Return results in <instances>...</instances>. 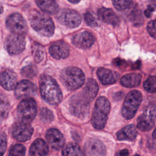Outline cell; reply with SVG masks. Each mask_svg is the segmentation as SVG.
<instances>
[{
	"instance_id": "cell-1",
	"label": "cell",
	"mask_w": 156,
	"mask_h": 156,
	"mask_svg": "<svg viewBox=\"0 0 156 156\" xmlns=\"http://www.w3.org/2000/svg\"><path fill=\"white\" fill-rule=\"evenodd\" d=\"M40 91L43 99L51 105H57L62 99V91L52 77L43 75L40 79Z\"/></svg>"
},
{
	"instance_id": "cell-2",
	"label": "cell",
	"mask_w": 156,
	"mask_h": 156,
	"mask_svg": "<svg viewBox=\"0 0 156 156\" xmlns=\"http://www.w3.org/2000/svg\"><path fill=\"white\" fill-rule=\"evenodd\" d=\"M30 23L32 27L43 36L49 37L54 32V23L48 13L33 12L30 16Z\"/></svg>"
},
{
	"instance_id": "cell-3",
	"label": "cell",
	"mask_w": 156,
	"mask_h": 156,
	"mask_svg": "<svg viewBox=\"0 0 156 156\" xmlns=\"http://www.w3.org/2000/svg\"><path fill=\"white\" fill-rule=\"evenodd\" d=\"M110 109V104L106 98L101 96L96 100L91 116V123L94 128L102 129L105 127Z\"/></svg>"
},
{
	"instance_id": "cell-4",
	"label": "cell",
	"mask_w": 156,
	"mask_h": 156,
	"mask_svg": "<svg viewBox=\"0 0 156 156\" xmlns=\"http://www.w3.org/2000/svg\"><path fill=\"white\" fill-rule=\"evenodd\" d=\"M60 78L66 88L69 90H74L83 84L85 75L80 69L70 66L62 71Z\"/></svg>"
},
{
	"instance_id": "cell-5",
	"label": "cell",
	"mask_w": 156,
	"mask_h": 156,
	"mask_svg": "<svg viewBox=\"0 0 156 156\" xmlns=\"http://www.w3.org/2000/svg\"><path fill=\"white\" fill-rule=\"evenodd\" d=\"M142 101L141 93L138 90L130 91L126 96L122 107V115L127 119L135 115Z\"/></svg>"
},
{
	"instance_id": "cell-6",
	"label": "cell",
	"mask_w": 156,
	"mask_h": 156,
	"mask_svg": "<svg viewBox=\"0 0 156 156\" xmlns=\"http://www.w3.org/2000/svg\"><path fill=\"white\" fill-rule=\"evenodd\" d=\"M37 113V105L33 98H27L20 102L17 114L21 121L30 122L36 116Z\"/></svg>"
},
{
	"instance_id": "cell-7",
	"label": "cell",
	"mask_w": 156,
	"mask_h": 156,
	"mask_svg": "<svg viewBox=\"0 0 156 156\" xmlns=\"http://www.w3.org/2000/svg\"><path fill=\"white\" fill-rule=\"evenodd\" d=\"M90 102L82 93L76 94L71 99L70 110L77 117L84 118L88 114Z\"/></svg>"
},
{
	"instance_id": "cell-8",
	"label": "cell",
	"mask_w": 156,
	"mask_h": 156,
	"mask_svg": "<svg viewBox=\"0 0 156 156\" xmlns=\"http://www.w3.org/2000/svg\"><path fill=\"white\" fill-rule=\"evenodd\" d=\"M156 122V105L148 106L137 119V127L141 131L150 130Z\"/></svg>"
},
{
	"instance_id": "cell-9",
	"label": "cell",
	"mask_w": 156,
	"mask_h": 156,
	"mask_svg": "<svg viewBox=\"0 0 156 156\" xmlns=\"http://www.w3.org/2000/svg\"><path fill=\"white\" fill-rule=\"evenodd\" d=\"M26 46V40L23 35L12 34L8 35L4 42V47L9 54H18L23 51Z\"/></svg>"
},
{
	"instance_id": "cell-10",
	"label": "cell",
	"mask_w": 156,
	"mask_h": 156,
	"mask_svg": "<svg viewBox=\"0 0 156 156\" xmlns=\"http://www.w3.org/2000/svg\"><path fill=\"white\" fill-rule=\"evenodd\" d=\"M6 26L13 34L24 35L27 32V26L23 17L19 13H13L6 20Z\"/></svg>"
},
{
	"instance_id": "cell-11",
	"label": "cell",
	"mask_w": 156,
	"mask_h": 156,
	"mask_svg": "<svg viewBox=\"0 0 156 156\" xmlns=\"http://www.w3.org/2000/svg\"><path fill=\"white\" fill-rule=\"evenodd\" d=\"M57 19L61 24L70 28L78 27L82 21L80 15L71 9H64L60 11L58 14Z\"/></svg>"
},
{
	"instance_id": "cell-12",
	"label": "cell",
	"mask_w": 156,
	"mask_h": 156,
	"mask_svg": "<svg viewBox=\"0 0 156 156\" xmlns=\"http://www.w3.org/2000/svg\"><path fill=\"white\" fill-rule=\"evenodd\" d=\"M12 133L17 141L24 142L30 138L33 133V129L29 122L20 120L13 126Z\"/></svg>"
},
{
	"instance_id": "cell-13",
	"label": "cell",
	"mask_w": 156,
	"mask_h": 156,
	"mask_svg": "<svg viewBox=\"0 0 156 156\" xmlns=\"http://www.w3.org/2000/svg\"><path fill=\"white\" fill-rule=\"evenodd\" d=\"M37 91V87L31 82L23 80L20 82L15 88V94L17 98L21 99L34 95Z\"/></svg>"
},
{
	"instance_id": "cell-14",
	"label": "cell",
	"mask_w": 156,
	"mask_h": 156,
	"mask_svg": "<svg viewBox=\"0 0 156 156\" xmlns=\"http://www.w3.org/2000/svg\"><path fill=\"white\" fill-rule=\"evenodd\" d=\"M94 37L88 31H83L74 35L73 37V43L80 49H87L91 47L94 42Z\"/></svg>"
},
{
	"instance_id": "cell-15",
	"label": "cell",
	"mask_w": 156,
	"mask_h": 156,
	"mask_svg": "<svg viewBox=\"0 0 156 156\" xmlns=\"http://www.w3.org/2000/svg\"><path fill=\"white\" fill-rule=\"evenodd\" d=\"M85 152L87 156H105V147L97 139H90L87 142Z\"/></svg>"
},
{
	"instance_id": "cell-16",
	"label": "cell",
	"mask_w": 156,
	"mask_h": 156,
	"mask_svg": "<svg viewBox=\"0 0 156 156\" xmlns=\"http://www.w3.org/2000/svg\"><path fill=\"white\" fill-rule=\"evenodd\" d=\"M46 138L49 145L57 150L61 149L65 144L63 135L56 129H49L46 132Z\"/></svg>"
},
{
	"instance_id": "cell-17",
	"label": "cell",
	"mask_w": 156,
	"mask_h": 156,
	"mask_svg": "<svg viewBox=\"0 0 156 156\" xmlns=\"http://www.w3.org/2000/svg\"><path fill=\"white\" fill-rule=\"evenodd\" d=\"M49 51L50 54L56 59L65 58L69 54L68 45L62 41H57L52 44Z\"/></svg>"
},
{
	"instance_id": "cell-18",
	"label": "cell",
	"mask_w": 156,
	"mask_h": 156,
	"mask_svg": "<svg viewBox=\"0 0 156 156\" xmlns=\"http://www.w3.org/2000/svg\"><path fill=\"white\" fill-rule=\"evenodd\" d=\"M0 79L1 86L7 90L15 88L17 85L16 74L9 69H5L1 72Z\"/></svg>"
},
{
	"instance_id": "cell-19",
	"label": "cell",
	"mask_w": 156,
	"mask_h": 156,
	"mask_svg": "<svg viewBox=\"0 0 156 156\" xmlns=\"http://www.w3.org/2000/svg\"><path fill=\"white\" fill-rule=\"evenodd\" d=\"M97 74L99 80L103 85L114 83L119 77L118 73L105 68H99L97 71Z\"/></svg>"
},
{
	"instance_id": "cell-20",
	"label": "cell",
	"mask_w": 156,
	"mask_h": 156,
	"mask_svg": "<svg viewBox=\"0 0 156 156\" xmlns=\"http://www.w3.org/2000/svg\"><path fill=\"white\" fill-rule=\"evenodd\" d=\"M99 18L104 22L116 26L119 24V19L111 9L102 7L98 10Z\"/></svg>"
},
{
	"instance_id": "cell-21",
	"label": "cell",
	"mask_w": 156,
	"mask_h": 156,
	"mask_svg": "<svg viewBox=\"0 0 156 156\" xmlns=\"http://www.w3.org/2000/svg\"><path fill=\"white\" fill-rule=\"evenodd\" d=\"M49 152L48 146L42 139H37L32 144L29 156H46Z\"/></svg>"
},
{
	"instance_id": "cell-22",
	"label": "cell",
	"mask_w": 156,
	"mask_h": 156,
	"mask_svg": "<svg viewBox=\"0 0 156 156\" xmlns=\"http://www.w3.org/2000/svg\"><path fill=\"white\" fill-rule=\"evenodd\" d=\"M38 7L48 14H54L58 12L57 0H35Z\"/></svg>"
},
{
	"instance_id": "cell-23",
	"label": "cell",
	"mask_w": 156,
	"mask_h": 156,
	"mask_svg": "<svg viewBox=\"0 0 156 156\" xmlns=\"http://www.w3.org/2000/svg\"><path fill=\"white\" fill-rule=\"evenodd\" d=\"M137 131L133 124L125 126L119 130L116 133V137L119 140H129L132 141L136 136Z\"/></svg>"
},
{
	"instance_id": "cell-24",
	"label": "cell",
	"mask_w": 156,
	"mask_h": 156,
	"mask_svg": "<svg viewBox=\"0 0 156 156\" xmlns=\"http://www.w3.org/2000/svg\"><path fill=\"white\" fill-rule=\"evenodd\" d=\"M141 80V75L139 73H133L126 74L122 77L120 82L126 87H134L138 86Z\"/></svg>"
},
{
	"instance_id": "cell-25",
	"label": "cell",
	"mask_w": 156,
	"mask_h": 156,
	"mask_svg": "<svg viewBox=\"0 0 156 156\" xmlns=\"http://www.w3.org/2000/svg\"><path fill=\"white\" fill-rule=\"evenodd\" d=\"M98 91V85L94 79H89L83 88L82 93L90 101H91L96 96Z\"/></svg>"
},
{
	"instance_id": "cell-26",
	"label": "cell",
	"mask_w": 156,
	"mask_h": 156,
	"mask_svg": "<svg viewBox=\"0 0 156 156\" xmlns=\"http://www.w3.org/2000/svg\"><path fill=\"white\" fill-rule=\"evenodd\" d=\"M63 156H85V152L77 144H68L62 151Z\"/></svg>"
},
{
	"instance_id": "cell-27",
	"label": "cell",
	"mask_w": 156,
	"mask_h": 156,
	"mask_svg": "<svg viewBox=\"0 0 156 156\" xmlns=\"http://www.w3.org/2000/svg\"><path fill=\"white\" fill-rule=\"evenodd\" d=\"M32 52L35 62L39 63L43 60L44 54V49L41 44L34 43L32 44Z\"/></svg>"
},
{
	"instance_id": "cell-28",
	"label": "cell",
	"mask_w": 156,
	"mask_h": 156,
	"mask_svg": "<svg viewBox=\"0 0 156 156\" xmlns=\"http://www.w3.org/2000/svg\"><path fill=\"white\" fill-rule=\"evenodd\" d=\"M143 87L144 90L151 93L156 92V77L154 76L149 77L144 82Z\"/></svg>"
},
{
	"instance_id": "cell-29",
	"label": "cell",
	"mask_w": 156,
	"mask_h": 156,
	"mask_svg": "<svg viewBox=\"0 0 156 156\" xmlns=\"http://www.w3.org/2000/svg\"><path fill=\"white\" fill-rule=\"evenodd\" d=\"M25 152V147L21 144H17L10 149L9 156H24Z\"/></svg>"
},
{
	"instance_id": "cell-30",
	"label": "cell",
	"mask_w": 156,
	"mask_h": 156,
	"mask_svg": "<svg viewBox=\"0 0 156 156\" xmlns=\"http://www.w3.org/2000/svg\"><path fill=\"white\" fill-rule=\"evenodd\" d=\"M40 116L41 119L46 123L51 122L54 119V115L52 112L47 108H42L41 109Z\"/></svg>"
},
{
	"instance_id": "cell-31",
	"label": "cell",
	"mask_w": 156,
	"mask_h": 156,
	"mask_svg": "<svg viewBox=\"0 0 156 156\" xmlns=\"http://www.w3.org/2000/svg\"><path fill=\"white\" fill-rule=\"evenodd\" d=\"M132 0H112L114 7L118 10H124L128 9Z\"/></svg>"
},
{
	"instance_id": "cell-32",
	"label": "cell",
	"mask_w": 156,
	"mask_h": 156,
	"mask_svg": "<svg viewBox=\"0 0 156 156\" xmlns=\"http://www.w3.org/2000/svg\"><path fill=\"white\" fill-rule=\"evenodd\" d=\"M37 68L33 65H29L24 67L21 71V73L23 76L32 78L37 74Z\"/></svg>"
},
{
	"instance_id": "cell-33",
	"label": "cell",
	"mask_w": 156,
	"mask_h": 156,
	"mask_svg": "<svg viewBox=\"0 0 156 156\" xmlns=\"http://www.w3.org/2000/svg\"><path fill=\"white\" fill-rule=\"evenodd\" d=\"M84 19L86 23L89 26L95 27L98 26V22L96 21V19L91 12H86L84 15Z\"/></svg>"
},
{
	"instance_id": "cell-34",
	"label": "cell",
	"mask_w": 156,
	"mask_h": 156,
	"mask_svg": "<svg viewBox=\"0 0 156 156\" xmlns=\"http://www.w3.org/2000/svg\"><path fill=\"white\" fill-rule=\"evenodd\" d=\"M130 18L132 21L136 23L138 22V20L140 21L141 19H142L141 12L136 7L133 8V10L131 11L130 13Z\"/></svg>"
},
{
	"instance_id": "cell-35",
	"label": "cell",
	"mask_w": 156,
	"mask_h": 156,
	"mask_svg": "<svg viewBox=\"0 0 156 156\" xmlns=\"http://www.w3.org/2000/svg\"><path fill=\"white\" fill-rule=\"evenodd\" d=\"M147 30L149 34L154 38H156V19L151 21L147 26Z\"/></svg>"
},
{
	"instance_id": "cell-36",
	"label": "cell",
	"mask_w": 156,
	"mask_h": 156,
	"mask_svg": "<svg viewBox=\"0 0 156 156\" xmlns=\"http://www.w3.org/2000/svg\"><path fill=\"white\" fill-rule=\"evenodd\" d=\"M7 146V140L5 133H2L1 135V156H3Z\"/></svg>"
},
{
	"instance_id": "cell-37",
	"label": "cell",
	"mask_w": 156,
	"mask_h": 156,
	"mask_svg": "<svg viewBox=\"0 0 156 156\" xmlns=\"http://www.w3.org/2000/svg\"><path fill=\"white\" fill-rule=\"evenodd\" d=\"M154 10V6L149 5L147 8V9L144 11V15L147 18H149L151 16V15L152 13V12Z\"/></svg>"
},
{
	"instance_id": "cell-38",
	"label": "cell",
	"mask_w": 156,
	"mask_h": 156,
	"mask_svg": "<svg viewBox=\"0 0 156 156\" xmlns=\"http://www.w3.org/2000/svg\"><path fill=\"white\" fill-rule=\"evenodd\" d=\"M129 151L126 149L120 151L118 153V156H129Z\"/></svg>"
},
{
	"instance_id": "cell-39",
	"label": "cell",
	"mask_w": 156,
	"mask_h": 156,
	"mask_svg": "<svg viewBox=\"0 0 156 156\" xmlns=\"http://www.w3.org/2000/svg\"><path fill=\"white\" fill-rule=\"evenodd\" d=\"M68 1L70 2L73 3V4H77V3H78L80 1V0H68Z\"/></svg>"
},
{
	"instance_id": "cell-40",
	"label": "cell",
	"mask_w": 156,
	"mask_h": 156,
	"mask_svg": "<svg viewBox=\"0 0 156 156\" xmlns=\"http://www.w3.org/2000/svg\"><path fill=\"white\" fill-rule=\"evenodd\" d=\"M152 136H153V138H154L156 139V128H155V129L154 130V132H153Z\"/></svg>"
},
{
	"instance_id": "cell-41",
	"label": "cell",
	"mask_w": 156,
	"mask_h": 156,
	"mask_svg": "<svg viewBox=\"0 0 156 156\" xmlns=\"http://www.w3.org/2000/svg\"><path fill=\"white\" fill-rule=\"evenodd\" d=\"M154 5L156 7V0H154Z\"/></svg>"
},
{
	"instance_id": "cell-42",
	"label": "cell",
	"mask_w": 156,
	"mask_h": 156,
	"mask_svg": "<svg viewBox=\"0 0 156 156\" xmlns=\"http://www.w3.org/2000/svg\"><path fill=\"white\" fill-rule=\"evenodd\" d=\"M134 156H140V155H138V154H136V155H135Z\"/></svg>"
}]
</instances>
